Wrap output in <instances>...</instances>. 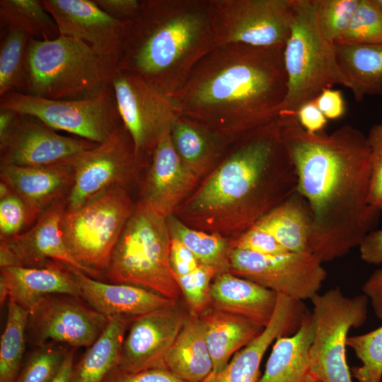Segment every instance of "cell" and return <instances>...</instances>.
Masks as SVG:
<instances>
[{"label": "cell", "mask_w": 382, "mask_h": 382, "mask_svg": "<svg viewBox=\"0 0 382 382\" xmlns=\"http://www.w3.org/2000/svg\"><path fill=\"white\" fill-rule=\"evenodd\" d=\"M295 166L299 192L312 214L308 252L323 263L346 255L376 227L381 212L369 202L370 150L362 132L345 125L311 133L296 115L278 116Z\"/></svg>", "instance_id": "obj_1"}, {"label": "cell", "mask_w": 382, "mask_h": 382, "mask_svg": "<svg viewBox=\"0 0 382 382\" xmlns=\"http://www.w3.org/2000/svg\"><path fill=\"white\" fill-rule=\"evenodd\" d=\"M296 188L295 166L277 117L232 142L173 214L192 228L233 239Z\"/></svg>", "instance_id": "obj_2"}, {"label": "cell", "mask_w": 382, "mask_h": 382, "mask_svg": "<svg viewBox=\"0 0 382 382\" xmlns=\"http://www.w3.org/2000/svg\"><path fill=\"white\" fill-rule=\"evenodd\" d=\"M284 48L216 46L172 96L178 115L231 143L275 120L287 92Z\"/></svg>", "instance_id": "obj_3"}, {"label": "cell", "mask_w": 382, "mask_h": 382, "mask_svg": "<svg viewBox=\"0 0 382 382\" xmlns=\"http://www.w3.org/2000/svg\"><path fill=\"white\" fill-rule=\"evenodd\" d=\"M216 47L212 0H141L125 24L117 69L173 96Z\"/></svg>", "instance_id": "obj_4"}, {"label": "cell", "mask_w": 382, "mask_h": 382, "mask_svg": "<svg viewBox=\"0 0 382 382\" xmlns=\"http://www.w3.org/2000/svg\"><path fill=\"white\" fill-rule=\"evenodd\" d=\"M170 245L167 216L138 201L103 276L178 301L183 294L170 267Z\"/></svg>", "instance_id": "obj_5"}, {"label": "cell", "mask_w": 382, "mask_h": 382, "mask_svg": "<svg viewBox=\"0 0 382 382\" xmlns=\"http://www.w3.org/2000/svg\"><path fill=\"white\" fill-rule=\"evenodd\" d=\"M25 71L24 93L50 100L93 98L110 83L101 59L88 45L62 35L48 40L30 37Z\"/></svg>", "instance_id": "obj_6"}, {"label": "cell", "mask_w": 382, "mask_h": 382, "mask_svg": "<svg viewBox=\"0 0 382 382\" xmlns=\"http://www.w3.org/2000/svg\"><path fill=\"white\" fill-rule=\"evenodd\" d=\"M283 57L287 92L279 115H296L301 105L334 85L348 88L335 44L326 40L319 29L314 0H294Z\"/></svg>", "instance_id": "obj_7"}, {"label": "cell", "mask_w": 382, "mask_h": 382, "mask_svg": "<svg viewBox=\"0 0 382 382\" xmlns=\"http://www.w3.org/2000/svg\"><path fill=\"white\" fill-rule=\"evenodd\" d=\"M135 206L127 189L112 187L80 207L65 211L63 238L86 274L95 279L103 276Z\"/></svg>", "instance_id": "obj_8"}, {"label": "cell", "mask_w": 382, "mask_h": 382, "mask_svg": "<svg viewBox=\"0 0 382 382\" xmlns=\"http://www.w3.org/2000/svg\"><path fill=\"white\" fill-rule=\"evenodd\" d=\"M311 301L315 330L309 350L310 374L322 382H352L347 340L352 328L366 321L368 298L364 294L348 297L335 287Z\"/></svg>", "instance_id": "obj_9"}, {"label": "cell", "mask_w": 382, "mask_h": 382, "mask_svg": "<svg viewBox=\"0 0 382 382\" xmlns=\"http://www.w3.org/2000/svg\"><path fill=\"white\" fill-rule=\"evenodd\" d=\"M0 107L33 116L55 130L96 144L105 141L122 125L110 83L96 97L84 100H50L10 92L0 97Z\"/></svg>", "instance_id": "obj_10"}, {"label": "cell", "mask_w": 382, "mask_h": 382, "mask_svg": "<svg viewBox=\"0 0 382 382\" xmlns=\"http://www.w3.org/2000/svg\"><path fill=\"white\" fill-rule=\"evenodd\" d=\"M294 0H212L216 46L284 48Z\"/></svg>", "instance_id": "obj_11"}, {"label": "cell", "mask_w": 382, "mask_h": 382, "mask_svg": "<svg viewBox=\"0 0 382 382\" xmlns=\"http://www.w3.org/2000/svg\"><path fill=\"white\" fill-rule=\"evenodd\" d=\"M149 162L137 155L132 137L122 124L74 163V181L66 197V210L80 207L110 187L127 189Z\"/></svg>", "instance_id": "obj_12"}, {"label": "cell", "mask_w": 382, "mask_h": 382, "mask_svg": "<svg viewBox=\"0 0 382 382\" xmlns=\"http://www.w3.org/2000/svg\"><path fill=\"white\" fill-rule=\"evenodd\" d=\"M309 252L264 255L231 248L228 270L277 294L303 301L318 294L327 272Z\"/></svg>", "instance_id": "obj_13"}, {"label": "cell", "mask_w": 382, "mask_h": 382, "mask_svg": "<svg viewBox=\"0 0 382 382\" xmlns=\"http://www.w3.org/2000/svg\"><path fill=\"white\" fill-rule=\"evenodd\" d=\"M110 84L137 155L150 160L161 134L178 115L173 97L126 70H116Z\"/></svg>", "instance_id": "obj_14"}, {"label": "cell", "mask_w": 382, "mask_h": 382, "mask_svg": "<svg viewBox=\"0 0 382 382\" xmlns=\"http://www.w3.org/2000/svg\"><path fill=\"white\" fill-rule=\"evenodd\" d=\"M81 299L69 294H51L30 309L26 332L33 345L62 343L73 349L93 345L109 318Z\"/></svg>", "instance_id": "obj_15"}, {"label": "cell", "mask_w": 382, "mask_h": 382, "mask_svg": "<svg viewBox=\"0 0 382 382\" xmlns=\"http://www.w3.org/2000/svg\"><path fill=\"white\" fill-rule=\"evenodd\" d=\"M97 144L58 134L39 119L19 114L0 141L1 164L19 166L73 165Z\"/></svg>", "instance_id": "obj_16"}, {"label": "cell", "mask_w": 382, "mask_h": 382, "mask_svg": "<svg viewBox=\"0 0 382 382\" xmlns=\"http://www.w3.org/2000/svg\"><path fill=\"white\" fill-rule=\"evenodd\" d=\"M59 35L88 45L100 57L110 79L122 50L125 25L103 11L95 0H42Z\"/></svg>", "instance_id": "obj_17"}, {"label": "cell", "mask_w": 382, "mask_h": 382, "mask_svg": "<svg viewBox=\"0 0 382 382\" xmlns=\"http://www.w3.org/2000/svg\"><path fill=\"white\" fill-rule=\"evenodd\" d=\"M178 305L132 320L122 343L118 366L108 382L147 369H166V355L186 314Z\"/></svg>", "instance_id": "obj_18"}, {"label": "cell", "mask_w": 382, "mask_h": 382, "mask_svg": "<svg viewBox=\"0 0 382 382\" xmlns=\"http://www.w3.org/2000/svg\"><path fill=\"white\" fill-rule=\"evenodd\" d=\"M66 208L64 198L50 206L26 231L1 240V267H43L57 261L86 274L71 255L63 238L61 223Z\"/></svg>", "instance_id": "obj_19"}, {"label": "cell", "mask_w": 382, "mask_h": 382, "mask_svg": "<svg viewBox=\"0 0 382 382\" xmlns=\"http://www.w3.org/2000/svg\"><path fill=\"white\" fill-rule=\"evenodd\" d=\"M147 166L139 201L166 216L174 213L200 180L176 153L170 127L159 138Z\"/></svg>", "instance_id": "obj_20"}, {"label": "cell", "mask_w": 382, "mask_h": 382, "mask_svg": "<svg viewBox=\"0 0 382 382\" xmlns=\"http://www.w3.org/2000/svg\"><path fill=\"white\" fill-rule=\"evenodd\" d=\"M307 311L303 301L278 294L269 323L246 346L237 352L219 372H212L203 382H257L260 366L269 347L279 337L295 333Z\"/></svg>", "instance_id": "obj_21"}, {"label": "cell", "mask_w": 382, "mask_h": 382, "mask_svg": "<svg viewBox=\"0 0 382 382\" xmlns=\"http://www.w3.org/2000/svg\"><path fill=\"white\" fill-rule=\"evenodd\" d=\"M69 267L81 298L107 318L125 316L134 319L150 312L175 306L177 301L151 290L132 284L107 283Z\"/></svg>", "instance_id": "obj_22"}, {"label": "cell", "mask_w": 382, "mask_h": 382, "mask_svg": "<svg viewBox=\"0 0 382 382\" xmlns=\"http://www.w3.org/2000/svg\"><path fill=\"white\" fill-rule=\"evenodd\" d=\"M73 165L19 166L1 164V181L26 204L38 219L54 202L66 198L74 181Z\"/></svg>", "instance_id": "obj_23"}, {"label": "cell", "mask_w": 382, "mask_h": 382, "mask_svg": "<svg viewBox=\"0 0 382 382\" xmlns=\"http://www.w3.org/2000/svg\"><path fill=\"white\" fill-rule=\"evenodd\" d=\"M0 283L6 286L8 299L28 311L51 294L81 297V289L69 267L57 261L43 267H1Z\"/></svg>", "instance_id": "obj_24"}, {"label": "cell", "mask_w": 382, "mask_h": 382, "mask_svg": "<svg viewBox=\"0 0 382 382\" xmlns=\"http://www.w3.org/2000/svg\"><path fill=\"white\" fill-rule=\"evenodd\" d=\"M277 294L254 282L221 272L210 286L212 306L265 328L274 313Z\"/></svg>", "instance_id": "obj_25"}, {"label": "cell", "mask_w": 382, "mask_h": 382, "mask_svg": "<svg viewBox=\"0 0 382 382\" xmlns=\"http://www.w3.org/2000/svg\"><path fill=\"white\" fill-rule=\"evenodd\" d=\"M170 134L183 163L200 179L221 161L231 144L222 135L181 115L172 121Z\"/></svg>", "instance_id": "obj_26"}, {"label": "cell", "mask_w": 382, "mask_h": 382, "mask_svg": "<svg viewBox=\"0 0 382 382\" xmlns=\"http://www.w3.org/2000/svg\"><path fill=\"white\" fill-rule=\"evenodd\" d=\"M314 330L312 312L307 310L295 333L274 341L257 382H304L310 374L309 350Z\"/></svg>", "instance_id": "obj_27"}, {"label": "cell", "mask_w": 382, "mask_h": 382, "mask_svg": "<svg viewBox=\"0 0 382 382\" xmlns=\"http://www.w3.org/2000/svg\"><path fill=\"white\" fill-rule=\"evenodd\" d=\"M166 369L187 382H203L212 372L206 327L199 316L185 314L181 329L168 351Z\"/></svg>", "instance_id": "obj_28"}, {"label": "cell", "mask_w": 382, "mask_h": 382, "mask_svg": "<svg viewBox=\"0 0 382 382\" xmlns=\"http://www.w3.org/2000/svg\"><path fill=\"white\" fill-rule=\"evenodd\" d=\"M213 364V372L222 370L232 357L264 329L241 316L211 307L200 316Z\"/></svg>", "instance_id": "obj_29"}, {"label": "cell", "mask_w": 382, "mask_h": 382, "mask_svg": "<svg viewBox=\"0 0 382 382\" xmlns=\"http://www.w3.org/2000/svg\"><path fill=\"white\" fill-rule=\"evenodd\" d=\"M132 320L120 316L109 318L103 332L74 364L69 382H108L118 366Z\"/></svg>", "instance_id": "obj_30"}, {"label": "cell", "mask_w": 382, "mask_h": 382, "mask_svg": "<svg viewBox=\"0 0 382 382\" xmlns=\"http://www.w3.org/2000/svg\"><path fill=\"white\" fill-rule=\"evenodd\" d=\"M254 226L271 234L288 252H308L312 214L297 190Z\"/></svg>", "instance_id": "obj_31"}, {"label": "cell", "mask_w": 382, "mask_h": 382, "mask_svg": "<svg viewBox=\"0 0 382 382\" xmlns=\"http://www.w3.org/2000/svg\"><path fill=\"white\" fill-rule=\"evenodd\" d=\"M335 49L356 101L382 95V44H335Z\"/></svg>", "instance_id": "obj_32"}, {"label": "cell", "mask_w": 382, "mask_h": 382, "mask_svg": "<svg viewBox=\"0 0 382 382\" xmlns=\"http://www.w3.org/2000/svg\"><path fill=\"white\" fill-rule=\"evenodd\" d=\"M0 25L3 29H19L31 38L54 40L60 36L57 23L42 1L1 0Z\"/></svg>", "instance_id": "obj_33"}, {"label": "cell", "mask_w": 382, "mask_h": 382, "mask_svg": "<svg viewBox=\"0 0 382 382\" xmlns=\"http://www.w3.org/2000/svg\"><path fill=\"white\" fill-rule=\"evenodd\" d=\"M170 236L182 242L200 264L228 271L231 240L221 235L190 227L174 214L167 216Z\"/></svg>", "instance_id": "obj_34"}, {"label": "cell", "mask_w": 382, "mask_h": 382, "mask_svg": "<svg viewBox=\"0 0 382 382\" xmlns=\"http://www.w3.org/2000/svg\"><path fill=\"white\" fill-rule=\"evenodd\" d=\"M29 311L8 299L0 341V382H15L22 367Z\"/></svg>", "instance_id": "obj_35"}, {"label": "cell", "mask_w": 382, "mask_h": 382, "mask_svg": "<svg viewBox=\"0 0 382 382\" xmlns=\"http://www.w3.org/2000/svg\"><path fill=\"white\" fill-rule=\"evenodd\" d=\"M30 37L22 30H1L0 97L10 92L25 93V54Z\"/></svg>", "instance_id": "obj_36"}, {"label": "cell", "mask_w": 382, "mask_h": 382, "mask_svg": "<svg viewBox=\"0 0 382 382\" xmlns=\"http://www.w3.org/2000/svg\"><path fill=\"white\" fill-rule=\"evenodd\" d=\"M347 346L354 352L361 364L351 369L358 382H381L382 380V325L358 335L347 337Z\"/></svg>", "instance_id": "obj_37"}, {"label": "cell", "mask_w": 382, "mask_h": 382, "mask_svg": "<svg viewBox=\"0 0 382 382\" xmlns=\"http://www.w3.org/2000/svg\"><path fill=\"white\" fill-rule=\"evenodd\" d=\"M335 44H382V6L378 0H359L347 31Z\"/></svg>", "instance_id": "obj_38"}, {"label": "cell", "mask_w": 382, "mask_h": 382, "mask_svg": "<svg viewBox=\"0 0 382 382\" xmlns=\"http://www.w3.org/2000/svg\"><path fill=\"white\" fill-rule=\"evenodd\" d=\"M69 351L52 342L36 347L23 364L15 382H52Z\"/></svg>", "instance_id": "obj_39"}, {"label": "cell", "mask_w": 382, "mask_h": 382, "mask_svg": "<svg viewBox=\"0 0 382 382\" xmlns=\"http://www.w3.org/2000/svg\"><path fill=\"white\" fill-rule=\"evenodd\" d=\"M221 272L215 267L199 264L190 273L175 277L189 313L200 316L212 307L210 286L214 278Z\"/></svg>", "instance_id": "obj_40"}, {"label": "cell", "mask_w": 382, "mask_h": 382, "mask_svg": "<svg viewBox=\"0 0 382 382\" xmlns=\"http://www.w3.org/2000/svg\"><path fill=\"white\" fill-rule=\"evenodd\" d=\"M319 29L328 41L336 42L347 31L359 0H314Z\"/></svg>", "instance_id": "obj_41"}, {"label": "cell", "mask_w": 382, "mask_h": 382, "mask_svg": "<svg viewBox=\"0 0 382 382\" xmlns=\"http://www.w3.org/2000/svg\"><path fill=\"white\" fill-rule=\"evenodd\" d=\"M37 219L14 192L0 198V239L17 236L28 229Z\"/></svg>", "instance_id": "obj_42"}, {"label": "cell", "mask_w": 382, "mask_h": 382, "mask_svg": "<svg viewBox=\"0 0 382 382\" xmlns=\"http://www.w3.org/2000/svg\"><path fill=\"white\" fill-rule=\"evenodd\" d=\"M371 163L369 204L382 212V123L374 125L366 135Z\"/></svg>", "instance_id": "obj_43"}, {"label": "cell", "mask_w": 382, "mask_h": 382, "mask_svg": "<svg viewBox=\"0 0 382 382\" xmlns=\"http://www.w3.org/2000/svg\"><path fill=\"white\" fill-rule=\"evenodd\" d=\"M231 246L264 255H277L288 252L271 234L255 226L231 239Z\"/></svg>", "instance_id": "obj_44"}, {"label": "cell", "mask_w": 382, "mask_h": 382, "mask_svg": "<svg viewBox=\"0 0 382 382\" xmlns=\"http://www.w3.org/2000/svg\"><path fill=\"white\" fill-rule=\"evenodd\" d=\"M169 259L175 277L187 274L200 264L195 255L182 242L172 238H170Z\"/></svg>", "instance_id": "obj_45"}, {"label": "cell", "mask_w": 382, "mask_h": 382, "mask_svg": "<svg viewBox=\"0 0 382 382\" xmlns=\"http://www.w3.org/2000/svg\"><path fill=\"white\" fill-rule=\"evenodd\" d=\"M110 16L124 23L132 21L138 14L141 0H95Z\"/></svg>", "instance_id": "obj_46"}, {"label": "cell", "mask_w": 382, "mask_h": 382, "mask_svg": "<svg viewBox=\"0 0 382 382\" xmlns=\"http://www.w3.org/2000/svg\"><path fill=\"white\" fill-rule=\"evenodd\" d=\"M313 101L328 120L339 119L346 110L344 98L339 90L324 89Z\"/></svg>", "instance_id": "obj_47"}, {"label": "cell", "mask_w": 382, "mask_h": 382, "mask_svg": "<svg viewBox=\"0 0 382 382\" xmlns=\"http://www.w3.org/2000/svg\"><path fill=\"white\" fill-rule=\"evenodd\" d=\"M296 115L301 126L311 133L321 132L328 122L313 100L301 105Z\"/></svg>", "instance_id": "obj_48"}, {"label": "cell", "mask_w": 382, "mask_h": 382, "mask_svg": "<svg viewBox=\"0 0 382 382\" xmlns=\"http://www.w3.org/2000/svg\"><path fill=\"white\" fill-rule=\"evenodd\" d=\"M361 259L369 264H382V228L372 230L361 241L359 245Z\"/></svg>", "instance_id": "obj_49"}, {"label": "cell", "mask_w": 382, "mask_h": 382, "mask_svg": "<svg viewBox=\"0 0 382 382\" xmlns=\"http://www.w3.org/2000/svg\"><path fill=\"white\" fill-rule=\"evenodd\" d=\"M111 382H187L166 369H151L120 376Z\"/></svg>", "instance_id": "obj_50"}, {"label": "cell", "mask_w": 382, "mask_h": 382, "mask_svg": "<svg viewBox=\"0 0 382 382\" xmlns=\"http://www.w3.org/2000/svg\"><path fill=\"white\" fill-rule=\"evenodd\" d=\"M376 317L382 320V269L374 271L362 286Z\"/></svg>", "instance_id": "obj_51"}, {"label": "cell", "mask_w": 382, "mask_h": 382, "mask_svg": "<svg viewBox=\"0 0 382 382\" xmlns=\"http://www.w3.org/2000/svg\"><path fill=\"white\" fill-rule=\"evenodd\" d=\"M18 113L11 109L0 107V141L11 129Z\"/></svg>", "instance_id": "obj_52"}, {"label": "cell", "mask_w": 382, "mask_h": 382, "mask_svg": "<svg viewBox=\"0 0 382 382\" xmlns=\"http://www.w3.org/2000/svg\"><path fill=\"white\" fill-rule=\"evenodd\" d=\"M75 349L69 350L58 374L52 382H69L74 366Z\"/></svg>", "instance_id": "obj_53"}, {"label": "cell", "mask_w": 382, "mask_h": 382, "mask_svg": "<svg viewBox=\"0 0 382 382\" xmlns=\"http://www.w3.org/2000/svg\"><path fill=\"white\" fill-rule=\"evenodd\" d=\"M304 382H322L321 381L318 380L316 377H314L313 375L309 374L308 376L306 377Z\"/></svg>", "instance_id": "obj_54"}, {"label": "cell", "mask_w": 382, "mask_h": 382, "mask_svg": "<svg viewBox=\"0 0 382 382\" xmlns=\"http://www.w3.org/2000/svg\"><path fill=\"white\" fill-rule=\"evenodd\" d=\"M378 2L380 3V4H381V6H382V0H378Z\"/></svg>", "instance_id": "obj_55"}]
</instances>
